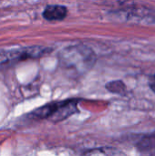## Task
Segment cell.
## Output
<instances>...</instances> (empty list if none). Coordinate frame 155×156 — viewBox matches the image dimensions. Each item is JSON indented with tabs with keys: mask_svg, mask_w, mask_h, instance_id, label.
<instances>
[{
	"mask_svg": "<svg viewBox=\"0 0 155 156\" xmlns=\"http://www.w3.org/2000/svg\"><path fill=\"white\" fill-rule=\"evenodd\" d=\"M59 60L66 69L85 72L94 65L96 57L92 50L85 46H71L62 50Z\"/></svg>",
	"mask_w": 155,
	"mask_h": 156,
	"instance_id": "obj_1",
	"label": "cell"
},
{
	"mask_svg": "<svg viewBox=\"0 0 155 156\" xmlns=\"http://www.w3.org/2000/svg\"><path fill=\"white\" fill-rule=\"evenodd\" d=\"M77 105L78 102L75 100L50 102L30 112L29 117L34 119H49L54 122H58L74 114L78 111Z\"/></svg>",
	"mask_w": 155,
	"mask_h": 156,
	"instance_id": "obj_2",
	"label": "cell"
},
{
	"mask_svg": "<svg viewBox=\"0 0 155 156\" xmlns=\"http://www.w3.org/2000/svg\"><path fill=\"white\" fill-rule=\"evenodd\" d=\"M51 52V48L43 46H30L24 48L0 50V67L11 66L30 58H37Z\"/></svg>",
	"mask_w": 155,
	"mask_h": 156,
	"instance_id": "obj_3",
	"label": "cell"
},
{
	"mask_svg": "<svg viewBox=\"0 0 155 156\" xmlns=\"http://www.w3.org/2000/svg\"><path fill=\"white\" fill-rule=\"evenodd\" d=\"M68 14L66 6L61 5H48L43 11V17L48 21H60L63 20Z\"/></svg>",
	"mask_w": 155,
	"mask_h": 156,
	"instance_id": "obj_4",
	"label": "cell"
},
{
	"mask_svg": "<svg viewBox=\"0 0 155 156\" xmlns=\"http://www.w3.org/2000/svg\"><path fill=\"white\" fill-rule=\"evenodd\" d=\"M106 89L112 93L124 94L126 92V86L122 80H113L106 84Z\"/></svg>",
	"mask_w": 155,
	"mask_h": 156,
	"instance_id": "obj_5",
	"label": "cell"
},
{
	"mask_svg": "<svg viewBox=\"0 0 155 156\" xmlns=\"http://www.w3.org/2000/svg\"><path fill=\"white\" fill-rule=\"evenodd\" d=\"M88 156H119L118 153L112 152V150L101 149V150H95L90 153Z\"/></svg>",
	"mask_w": 155,
	"mask_h": 156,
	"instance_id": "obj_6",
	"label": "cell"
},
{
	"mask_svg": "<svg viewBox=\"0 0 155 156\" xmlns=\"http://www.w3.org/2000/svg\"><path fill=\"white\" fill-rule=\"evenodd\" d=\"M149 85L152 89V90L155 93V74L152 75L149 79Z\"/></svg>",
	"mask_w": 155,
	"mask_h": 156,
	"instance_id": "obj_7",
	"label": "cell"
}]
</instances>
